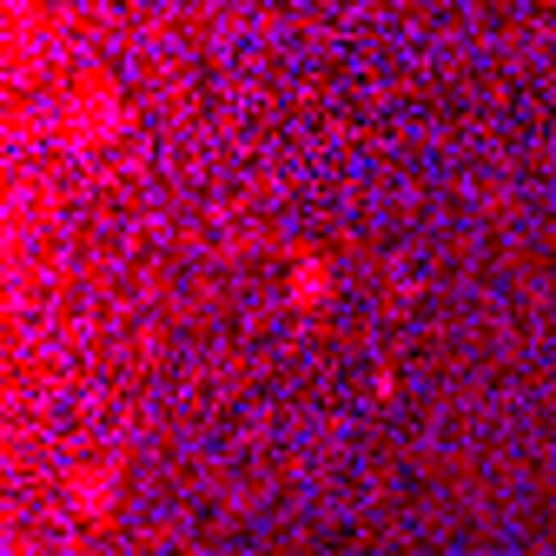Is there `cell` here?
<instances>
[{"label": "cell", "mask_w": 556, "mask_h": 556, "mask_svg": "<svg viewBox=\"0 0 556 556\" xmlns=\"http://www.w3.org/2000/svg\"><path fill=\"white\" fill-rule=\"evenodd\" d=\"M66 132H74V147H93V139L119 132V100H113L106 80H93V87L74 93V106H66Z\"/></svg>", "instance_id": "1"}, {"label": "cell", "mask_w": 556, "mask_h": 556, "mask_svg": "<svg viewBox=\"0 0 556 556\" xmlns=\"http://www.w3.org/2000/svg\"><path fill=\"white\" fill-rule=\"evenodd\" d=\"M325 292H331V265H325L318 252L299 258V265H292V305H318Z\"/></svg>", "instance_id": "3"}, {"label": "cell", "mask_w": 556, "mask_h": 556, "mask_svg": "<svg viewBox=\"0 0 556 556\" xmlns=\"http://www.w3.org/2000/svg\"><path fill=\"white\" fill-rule=\"evenodd\" d=\"M113 470L119 464H100V470H80L74 477V510L80 517H106L113 510Z\"/></svg>", "instance_id": "2"}]
</instances>
